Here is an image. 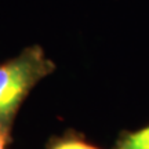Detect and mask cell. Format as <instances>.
<instances>
[{
    "label": "cell",
    "mask_w": 149,
    "mask_h": 149,
    "mask_svg": "<svg viewBox=\"0 0 149 149\" xmlns=\"http://www.w3.org/2000/svg\"><path fill=\"white\" fill-rule=\"evenodd\" d=\"M11 144V130L0 126V149H8Z\"/></svg>",
    "instance_id": "obj_4"
},
{
    "label": "cell",
    "mask_w": 149,
    "mask_h": 149,
    "mask_svg": "<svg viewBox=\"0 0 149 149\" xmlns=\"http://www.w3.org/2000/svg\"><path fill=\"white\" fill-rule=\"evenodd\" d=\"M111 149H149V124L134 131H122Z\"/></svg>",
    "instance_id": "obj_3"
},
{
    "label": "cell",
    "mask_w": 149,
    "mask_h": 149,
    "mask_svg": "<svg viewBox=\"0 0 149 149\" xmlns=\"http://www.w3.org/2000/svg\"><path fill=\"white\" fill-rule=\"evenodd\" d=\"M46 149H104L91 142L84 134L66 130L62 135H54L46 144Z\"/></svg>",
    "instance_id": "obj_2"
},
{
    "label": "cell",
    "mask_w": 149,
    "mask_h": 149,
    "mask_svg": "<svg viewBox=\"0 0 149 149\" xmlns=\"http://www.w3.org/2000/svg\"><path fill=\"white\" fill-rule=\"evenodd\" d=\"M55 70V64L40 46L24 48L17 57L0 62V126L13 130L15 117L35 86Z\"/></svg>",
    "instance_id": "obj_1"
}]
</instances>
